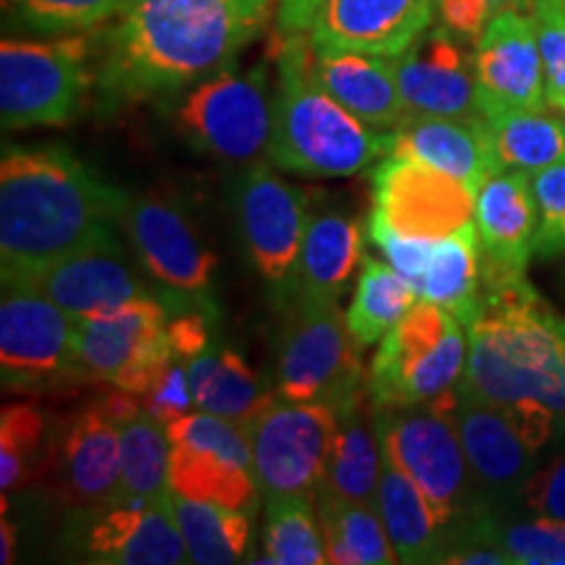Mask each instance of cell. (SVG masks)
<instances>
[{"label":"cell","mask_w":565,"mask_h":565,"mask_svg":"<svg viewBox=\"0 0 565 565\" xmlns=\"http://www.w3.org/2000/svg\"><path fill=\"white\" fill-rule=\"evenodd\" d=\"M479 108L484 118L511 110H545V66L532 13H498L475 47Z\"/></svg>","instance_id":"cell-18"},{"label":"cell","mask_w":565,"mask_h":565,"mask_svg":"<svg viewBox=\"0 0 565 565\" xmlns=\"http://www.w3.org/2000/svg\"><path fill=\"white\" fill-rule=\"evenodd\" d=\"M131 0H3L13 24L40 34L89 32L121 17Z\"/></svg>","instance_id":"cell-39"},{"label":"cell","mask_w":565,"mask_h":565,"mask_svg":"<svg viewBox=\"0 0 565 565\" xmlns=\"http://www.w3.org/2000/svg\"><path fill=\"white\" fill-rule=\"evenodd\" d=\"M540 225L534 236L536 257H557L565 252V162L532 175Z\"/></svg>","instance_id":"cell-43"},{"label":"cell","mask_w":565,"mask_h":565,"mask_svg":"<svg viewBox=\"0 0 565 565\" xmlns=\"http://www.w3.org/2000/svg\"><path fill=\"white\" fill-rule=\"evenodd\" d=\"M374 505L383 515L401 563H440V555L448 545V534H445L433 508L424 500L419 487L408 479L406 471L385 450Z\"/></svg>","instance_id":"cell-30"},{"label":"cell","mask_w":565,"mask_h":565,"mask_svg":"<svg viewBox=\"0 0 565 565\" xmlns=\"http://www.w3.org/2000/svg\"><path fill=\"white\" fill-rule=\"evenodd\" d=\"M532 19L545 66L547 108L565 113V0H534Z\"/></svg>","instance_id":"cell-41"},{"label":"cell","mask_w":565,"mask_h":565,"mask_svg":"<svg viewBox=\"0 0 565 565\" xmlns=\"http://www.w3.org/2000/svg\"><path fill=\"white\" fill-rule=\"evenodd\" d=\"M186 372L196 408L236 422L238 427L278 395L236 351L221 343L210 341L194 353L186 362Z\"/></svg>","instance_id":"cell-29"},{"label":"cell","mask_w":565,"mask_h":565,"mask_svg":"<svg viewBox=\"0 0 565 565\" xmlns=\"http://www.w3.org/2000/svg\"><path fill=\"white\" fill-rule=\"evenodd\" d=\"M173 121L194 150L223 162H254L273 131L267 66L259 63L246 74L225 68L194 84L175 105Z\"/></svg>","instance_id":"cell-12"},{"label":"cell","mask_w":565,"mask_h":565,"mask_svg":"<svg viewBox=\"0 0 565 565\" xmlns=\"http://www.w3.org/2000/svg\"><path fill=\"white\" fill-rule=\"evenodd\" d=\"M168 492H171L168 429L141 406L121 424V490L116 503L154 500Z\"/></svg>","instance_id":"cell-34"},{"label":"cell","mask_w":565,"mask_h":565,"mask_svg":"<svg viewBox=\"0 0 565 565\" xmlns=\"http://www.w3.org/2000/svg\"><path fill=\"white\" fill-rule=\"evenodd\" d=\"M456 406H372L380 448L419 487L448 540L498 515L471 475Z\"/></svg>","instance_id":"cell-5"},{"label":"cell","mask_w":565,"mask_h":565,"mask_svg":"<svg viewBox=\"0 0 565 565\" xmlns=\"http://www.w3.org/2000/svg\"><path fill=\"white\" fill-rule=\"evenodd\" d=\"M166 429L171 440V492L254 515L259 484L249 440L236 422L196 408L168 422Z\"/></svg>","instance_id":"cell-14"},{"label":"cell","mask_w":565,"mask_h":565,"mask_svg":"<svg viewBox=\"0 0 565 565\" xmlns=\"http://www.w3.org/2000/svg\"><path fill=\"white\" fill-rule=\"evenodd\" d=\"M181 294L141 296L113 312L74 320V349L89 383H105L141 398L175 362L171 309Z\"/></svg>","instance_id":"cell-10"},{"label":"cell","mask_w":565,"mask_h":565,"mask_svg":"<svg viewBox=\"0 0 565 565\" xmlns=\"http://www.w3.org/2000/svg\"><path fill=\"white\" fill-rule=\"evenodd\" d=\"M273 0H131L97 45L103 103L171 97L231 68L270 24Z\"/></svg>","instance_id":"cell-1"},{"label":"cell","mask_w":565,"mask_h":565,"mask_svg":"<svg viewBox=\"0 0 565 565\" xmlns=\"http://www.w3.org/2000/svg\"><path fill=\"white\" fill-rule=\"evenodd\" d=\"M270 53L278 61L267 145L273 166L309 179H333L391 158L393 131L364 124L317 82L309 34H275Z\"/></svg>","instance_id":"cell-4"},{"label":"cell","mask_w":565,"mask_h":565,"mask_svg":"<svg viewBox=\"0 0 565 565\" xmlns=\"http://www.w3.org/2000/svg\"><path fill=\"white\" fill-rule=\"evenodd\" d=\"M466 359V324L448 309L419 299L374 353L366 377L372 406H427L454 398Z\"/></svg>","instance_id":"cell-7"},{"label":"cell","mask_w":565,"mask_h":565,"mask_svg":"<svg viewBox=\"0 0 565 565\" xmlns=\"http://www.w3.org/2000/svg\"><path fill=\"white\" fill-rule=\"evenodd\" d=\"M372 196L370 217L391 225L401 236L443 238L475 225V189L419 160L395 154L380 160L372 173Z\"/></svg>","instance_id":"cell-15"},{"label":"cell","mask_w":565,"mask_h":565,"mask_svg":"<svg viewBox=\"0 0 565 565\" xmlns=\"http://www.w3.org/2000/svg\"><path fill=\"white\" fill-rule=\"evenodd\" d=\"M257 563L320 565L328 563L320 515L312 498H267L265 557Z\"/></svg>","instance_id":"cell-37"},{"label":"cell","mask_w":565,"mask_h":565,"mask_svg":"<svg viewBox=\"0 0 565 565\" xmlns=\"http://www.w3.org/2000/svg\"><path fill=\"white\" fill-rule=\"evenodd\" d=\"M0 380L11 393H53L89 383L74 349V317L40 291L3 286Z\"/></svg>","instance_id":"cell-13"},{"label":"cell","mask_w":565,"mask_h":565,"mask_svg":"<svg viewBox=\"0 0 565 565\" xmlns=\"http://www.w3.org/2000/svg\"><path fill=\"white\" fill-rule=\"evenodd\" d=\"M17 286L32 288V291L47 296L74 320L113 312V309L141 299V296L162 294V288L158 294H152L137 278L118 236L68 254V257L32 275L30 280L17 282Z\"/></svg>","instance_id":"cell-22"},{"label":"cell","mask_w":565,"mask_h":565,"mask_svg":"<svg viewBox=\"0 0 565 565\" xmlns=\"http://www.w3.org/2000/svg\"><path fill=\"white\" fill-rule=\"evenodd\" d=\"M445 26H429L406 53L395 55L408 118H484L479 108L475 55Z\"/></svg>","instance_id":"cell-19"},{"label":"cell","mask_w":565,"mask_h":565,"mask_svg":"<svg viewBox=\"0 0 565 565\" xmlns=\"http://www.w3.org/2000/svg\"><path fill=\"white\" fill-rule=\"evenodd\" d=\"M370 393L335 408L338 433L315 503H372L377 500L383 450L374 427Z\"/></svg>","instance_id":"cell-28"},{"label":"cell","mask_w":565,"mask_h":565,"mask_svg":"<svg viewBox=\"0 0 565 565\" xmlns=\"http://www.w3.org/2000/svg\"><path fill=\"white\" fill-rule=\"evenodd\" d=\"M324 0H275L278 19L275 34H309Z\"/></svg>","instance_id":"cell-47"},{"label":"cell","mask_w":565,"mask_h":565,"mask_svg":"<svg viewBox=\"0 0 565 565\" xmlns=\"http://www.w3.org/2000/svg\"><path fill=\"white\" fill-rule=\"evenodd\" d=\"M89 32L55 40H3L0 45V124L6 131L68 126L97 87V45Z\"/></svg>","instance_id":"cell-6"},{"label":"cell","mask_w":565,"mask_h":565,"mask_svg":"<svg viewBox=\"0 0 565 565\" xmlns=\"http://www.w3.org/2000/svg\"><path fill=\"white\" fill-rule=\"evenodd\" d=\"M17 555V526L9 524V515L3 508V521H0V563L9 565Z\"/></svg>","instance_id":"cell-48"},{"label":"cell","mask_w":565,"mask_h":565,"mask_svg":"<svg viewBox=\"0 0 565 565\" xmlns=\"http://www.w3.org/2000/svg\"><path fill=\"white\" fill-rule=\"evenodd\" d=\"M370 238L374 246H380V252L385 254V259L395 270L404 275L414 288L419 286L422 275L429 265V257H433L437 238L401 236L398 231H393L391 225L377 221V217H370Z\"/></svg>","instance_id":"cell-45"},{"label":"cell","mask_w":565,"mask_h":565,"mask_svg":"<svg viewBox=\"0 0 565 565\" xmlns=\"http://www.w3.org/2000/svg\"><path fill=\"white\" fill-rule=\"evenodd\" d=\"M129 196L63 147H6L0 160V273L30 280L92 244L116 238Z\"/></svg>","instance_id":"cell-2"},{"label":"cell","mask_w":565,"mask_h":565,"mask_svg":"<svg viewBox=\"0 0 565 565\" xmlns=\"http://www.w3.org/2000/svg\"><path fill=\"white\" fill-rule=\"evenodd\" d=\"M563 317L524 278L482 280L458 398L550 404L565 387Z\"/></svg>","instance_id":"cell-3"},{"label":"cell","mask_w":565,"mask_h":565,"mask_svg":"<svg viewBox=\"0 0 565 565\" xmlns=\"http://www.w3.org/2000/svg\"><path fill=\"white\" fill-rule=\"evenodd\" d=\"M315 76L353 116L393 131L408 118L395 76V55L315 53Z\"/></svg>","instance_id":"cell-26"},{"label":"cell","mask_w":565,"mask_h":565,"mask_svg":"<svg viewBox=\"0 0 565 565\" xmlns=\"http://www.w3.org/2000/svg\"><path fill=\"white\" fill-rule=\"evenodd\" d=\"M503 168L529 175L565 162V121L545 110H511L484 118Z\"/></svg>","instance_id":"cell-36"},{"label":"cell","mask_w":565,"mask_h":565,"mask_svg":"<svg viewBox=\"0 0 565 565\" xmlns=\"http://www.w3.org/2000/svg\"><path fill=\"white\" fill-rule=\"evenodd\" d=\"M233 204L252 265L280 296L291 282L309 225L307 194L265 162H252L236 183Z\"/></svg>","instance_id":"cell-16"},{"label":"cell","mask_w":565,"mask_h":565,"mask_svg":"<svg viewBox=\"0 0 565 565\" xmlns=\"http://www.w3.org/2000/svg\"><path fill=\"white\" fill-rule=\"evenodd\" d=\"M519 503L534 515L565 521V422H561L553 443L547 445L545 456L521 490Z\"/></svg>","instance_id":"cell-42"},{"label":"cell","mask_w":565,"mask_h":565,"mask_svg":"<svg viewBox=\"0 0 565 565\" xmlns=\"http://www.w3.org/2000/svg\"><path fill=\"white\" fill-rule=\"evenodd\" d=\"M362 246L364 228L353 217L335 212L312 217L303 233L291 282L278 299L338 301L349 291L353 270L362 265Z\"/></svg>","instance_id":"cell-27"},{"label":"cell","mask_w":565,"mask_h":565,"mask_svg":"<svg viewBox=\"0 0 565 565\" xmlns=\"http://www.w3.org/2000/svg\"><path fill=\"white\" fill-rule=\"evenodd\" d=\"M141 406L145 412H150L154 419H160L162 424L179 419V416L189 414L194 404L192 395V385H189V372H186V362L181 364V359H175L160 372V377L154 380L150 391L141 395Z\"/></svg>","instance_id":"cell-46"},{"label":"cell","mask_w":565,"mask_h":565,"mask_svg":"<svg viewBox=\"0 0 565 565\" xmlns=\"http://www.w3.org/2000/svg\"><path fill=\"white\" fill-rule=\"evenodd\" d=\"M275 343V393L288 401H320L341 408L366 387L362 345L338 301L286 299Z\"/></svg>","instance_id":"cell-8"},{"label":"cell","mask_w":565,"mask_h":565,"mask_svg":"<svg viewBox=\"0 0 565 565\" xmlns=\"http://www.w3.org/2000/svg\"><path fill=\"white\" fill-rule=\"evenodd\" d=\"M393 154L427 162L475 192L503 171L484 118L414 116L393 129Z\"/></svg>","instance_id":"cell-25"},{"label":"cell","mask_w":565,"mask_h":565,"mask_svg":"<svg viewBox=\"0 0 565 565\" xmlns=\"http://www.w3.org/2000/svg\"><path fill=\"white\" fill-rule=\"evenodd\" d=\"M254 458V477L267 498H317L338 433V414L320 401L282 395L242 424Z\"/></svg>","instance_id":"cell-11"},{"label":"cell","mask_w":565,"mask_h":565,"mask_svg":"<svg viewBox=\"0 0 565 565\" xmlns=\"http://www.w3.org/2000/svg\"><path fill=\"white\" fill-rule=\"evenodd\" d=\"M173 513L192 563L231 565L244 561L252 540V513L171 492Z\"/></svg>","instance_id":"cell-32"},{"label":"cell","mask_w":565,"mask_h":565,"mask_svg":"<svg viewBox=\"0 0 565 565\" xmlns=\"http://www.w3.org/2000/svg\"><path fill=\"white\" fill-rule=\"evenodd\" d=\"M84 534L89 561L108 565H175L186 563L171 492L154 500H129L97 508Z\"/></svg>","instance_id":"cell-24"},{"label":"cell","mask_w":565,"mask_h":565,"mask_svg":"<svg viewBox=\"0 0 565 565\" xmlns=\"http://www.w3.org/2000/svg\"><path fill=\"white\" fill-rule=\"evenodd\" d=\"M433 17L435 0H324L309 40L315 53L401 55Z\"/></svg>","instance_id":"cell-21"},{"label":"cell","mask_w":565,"mask_h":565,"mask_svg":"<svg viewBox=\"0 0 565 565\" xmlns=\"http://www.w3.org/2000/svg\"><path fill=\"white\" fill-rule=\"evenodd\" d=\"M320 515L324 553L335 565L401 563L383 515L372 503H315Z\"/></svg>","instance_id":"cell-35"},{"label":"cell","mask_w":565,"mask_h":565,"mask_svg":"<svg viewBox=\"0 0 565 565\" xmlns=\"http://www.w3.org/2000/svg\"><path fill=\"white\" fill-rule=\"evenodd\" d=\"M47 416L32 404L6 406L0 414V492L19 490L45 469Z\"/></svg>","instance_id":"cell-38"},{"label":"cell","mask_w":565,"mask_h":565,"mask_svg":"<svg viewBox=\"0 0 565 565\" xmlns=\"http://www.w3.org/2000/svg\"><path fill=\"white\" fill-rule=\"evenodd\" d=\"M492 542L513 565H565V521L534 515L526 521H494Z\"/></svg>","instance_id":"cell-40"},{"label":"cell","mask_w":565,"mask_h":565,"mask_svg":"<svg viewBox=\"0 0 565 565\" xmlns=\"http://www.w3.org/2000/svg\"><path fill=\"white\" fill-rule=\"evenodd\" d=\"M563 121H565V113H563Z\"/></svg>","instance_id":"cell-50"},{"label":"cell","mask_w":565,"mask_h":565,"mask_svg":"<svg viewBox=\"0 0 565 565\" xmlns=\"http://www.w3.org/2000/svg\"><path fill=\"white\" fill-rule=\"evenodd\" d=\"M126 236L160 288L183 296H210L215 254L202 242L186 207L162 196H139L124 217Z\"/></svg>","instance_id":"cell-17"},{"label":"cell","mask_w":565,"mask_h":565,"mask_svg":"<svg viewBox=\"0 0 565 565\" xmlns=\"http://www.w3.org/2000/svg\"><path fill=\"white\" fill-rule=\"evenodd\" d=\"M416 294L422 301L454 312L469 328L482 296V244L477 225L437 238Z\"/></svg>","instance_id":"cell-31"},{"label":"cell","mask_w":565,"mask_h":565,"mask_svg":"<svg viewBox=\"0 0 565 565\" xmlns=\"http://www.w3.org/2000/svg\"><path fill=\"white\" fill-rule=\"evenodd\" d=\"M475 225L482 244V280L524 278L540 225L532 175L503 168L487 179L477 192Z\"/></svg>","instance_id":"cell-23"},{"label":"cell","mask_w":565,"mask_h":565,"mask_svg":"<svg viewBox=\"0 0 565 565\" xmlns=\"http://www.w3.org/2000/svg\"><path fill=\"white\" fill-rule=\"evenodd\" d=\"M454 419L471 475L494 513L519 503L521 490L561 427V419L540 401L487 404L458 398Z\"/></svg>","instance_id":"cell-9"},{"label":"cell","mask_w":565,"mask_h":565,"mask_svg":"<svg viewBox=\"0 0 565 565\" xmlns=\"http://www.w3.org/2000/svg\"><path fill=\"white\" fill-rule=\"evenodd\" d=\"M534 0H435V13L448 32L463 42H477L498 13L532 9Z\"/></svg>","instance_id":"cell-44"},{"label":"cell","mask_w":565,"mask_h":565,"mask_svg":"<svg viewBox=\"0 0 565 565\" xmlns=\"http://www.w3.org/2000/svg\"><path fill=\"white\" fill-rule=\"evenodd\" d=\"M416 301H419L416 288L393 265L364 257L345 320L359 345L366 349L383 341Z\"/></svg>","instance_id":"cell-33"},{"label":"cell","mask_w":565,"mask_h":565,"mask_svg":"<svg viewBox=\"0 0 565 565\" xmlns=\"http://www.w3.org/2000/svg\"><path fill=\"white\" fill-rule=\"evenodd\" d=\"M561 328H563V345H565V317H563ZM547 408H550V412H553V414L557 416V419H561V422H565V387H563V391H561V393H557V395H555V398H553V401H550V404H547Z\"/></svg>","instance_id":"cell-49"},{"label":"cell","mask_w":565,"mask_h":565,"mask_svg":"<svg viewBox=\"0 0 565 565\" xmlns=\"http://www.w3.org/2000/svg\"><path fill=\"white\" fill-rule=\"evenodd\" d=\"M51 461L55 487L68 505L97 511L116 503L121 490V422L108 401H97L68 422L58 448L47 454Z\"/></svg>","instance_id":"cell-20"}]
</instances>
